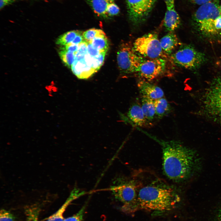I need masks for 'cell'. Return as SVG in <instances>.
Instances as JSON below:
<instances>
[{
	"label": "cell",
	"instance_id": "obj_1",
	"mask_svg": "<svg viewBox=\"0 0 221 221\" xmlns=\"http://www.w3.org/2000/svg\"><path fill=\"white\" fill-rule=\"evenodd\" d=\"M163 153V167L169 179L183 181L192 178L201 171L202 160L196 150L176 140L159 142Z\"/></svg>",
	"mask_w": 221,
	"mask_h": 221
},
{
	"label": "cell",
	"instance_id": "obj_2",
	"mask_svg": "<svg viewBox=\"0 0 221 221\" xmlns=\"http://www.w3.org/2000/svg\"><path fill=\"white\" fill-rule=\"evenodd\" d=\"M178 196L172 188L158 185L142 187L137 196V208L164 211L172 209L178 201Z\"/></svg>",
	"mask_w": 221,
	"mask_h": 221
},
{
	"label": "cell",
	"instance_id": "obj_3",
	"mask_svg": "<svg viewBox=\"0 0 221 221\" xmlns=\"http://www.w3.org/2000/svg\"><path fill=\"white\" fill-rule=\"evenodd\" d=\"M196 113L221 128V78L214 79L201 91Z\"/></svg>",
	"mask_w": 221,
	"mask_h": 221
},
{
	"label": "cell",
	"instance_id": "obj_4",
	"mask_svg": "<svg viewBox=\"0 0 221 221\" xmlns=\"http://www.w3.org/2000/svg\"><path fill=\"white\" fill-rule=\"evenodd\" d=\"M219 5L211 1L201 5L194 17L196 28L203 36L211 40L221 41V33L215 27L217 18L220 15Z\"/></svg>",
	"mask_w": 221,
	"mask_h": 221
},
{
	"label": "cell",
	"instance_id": "obj_5",
	"mask_svg": "<svg viewBox=\"0 0 221 221\" xmlns=\"http://www.w3.org/2000/svg\"><path fill=\"white\" fill-rule=\"evenodd\" d=\"M144 60L135 51L133 45L130 42H123L119 46L117 53V62L122 73H137Z\"/></svg>",
	"mask_w": 221,
	"mask_h": 221
},
{
	"label": "cell",
	"instance_id": "obj_6",
	"mask_svg": "<svg viewBox=\"0 0 221 221\" xmlns=\"http://www.w3.org/2000/svg\"><path fill=\"white\" fill-rule=\"evenodd\" d=\"M133 46L135 51L142 57L149 59H166L168 58L162 49L157 34L155 33H149L138 37Z\"/></svg>",
	"mask_w": 221,
	"mask_h": 221
},
{
	"label": "cell",
	"instance_id": "obj_7",
	"mask_svg": "<svg viewBox=\"0 0 221 221\" xmlns=\"http://www.w3.org/2000/svg\"><path fill=\"white\" fill-rule=\"evenodd\" d=\"M170 56L171 61L175 64L190 70L198 68L206 59L204 54L190 45L182 46Z\"/></svg>",
	"mask_w": 221,
	"mask_h": 221
},
{
	"label": "cell",
	"instance_id": "obj_8",
	"mask_svg": "<svg viewBox=\"0 0 221 221\" xmlns=\"http://www.w3.org/2000/svg\"><path fill=\"white\" fill-rule=\"evenodd\" d=\"M115 182L111 190L116 199L121 202L122 211L129 213L137 209L135 186L129 182Z\"/></svg>",
	"mask_w": 221,
	"mask_h": 221
},
{
	"label": "cell",
	"instance_id": "obj_9",
	"mask_svg": "<svg viewBox=\"0 0 221 221\" xmlns=\"http://www.w3.org/2000/svg\"><path fill=\"white\" fill-rule=\"evenodd\" d=\"M157 0H126L129 18L135 26L147 19Z\"/></svg>",
	"mask_w": 221,
	"mask_h": 221
},
{
	"label": "cell",
	"instance_id": "obj_10",
	"mask_svg": "<svg viewBox=\"0 0 221 221\" xmlns=\"http://www.w3.org/2000/svg\"><path fill=\"white\" fill-rule=\"evenodd\" d=\"M166 66V59L163 58L144 60L137 73L142 79L150 82L163 74Z\"/></svg>",
	"mask_w": 221,
	"mask_h": 221
},
{
	"label": "cell",
	"instance_id": "obj_11",
	"mask_svg": "<svg viewBox=\"0 0 221 221\" xmlns=\"http://www.w3.org/2000/svg\"><path fill=\"white\" fill-rule=\"evenodd\" d=\"M93 57L87 52L78 60H75L71 68L78 78L87 79L96 72L92 67Z\"/></svg>",
	"mask_w": 221,
	"mask_h": 221
},
{
	"label": "cell",
	"instance_id": "obj_12",
	"mask_svg": "<svg viewBox=\"0 0 221 221\" xmlns=\"http://www.w3.org/2000/svg\"><path fill=\"white\" fill-rule=\"evenodd\" d=\"M137 86L141 97L153 100L164 97V92L161 88L149 81L141 79L138 82Z\"/></svg>",
	"mask_w": 221,
	"mask_h": 221
},
{
	"label": "cell",
	"instance_id": "obj_13",
	"mask_svg": "<svg viewBox=\"0 0 221 221\" xmlns=\"http://www.w3.org/2000/svg\"><path fill=\"white\" fill-rule=\"evenodd\" d=\"M127 116L132 123L138 127L149 128L153 126L145 117L141 104L138 101L132 104L129 109Z\"/></svg>",
	"mask_w": 221,
	"mask_h": 221
},
{
	"label": "cell",
	"instance_id": "obj_14",
	"mask_svg": "<svg viewBox=\"0 0 221 221\" xmlns=\"http://www.w3.org/2000/svg\"><path fill=\"white\" fill-rule=\"evenodd\" d=\"M160 41L163 52L167 56L171 55L174 49L181 45L177 36L173 32H169Z\"/></svg>",
	"mask_w": 221,
	"mask_h": 221
},
{
	"label": "cell",
	"instance_id": "obj_15",
	"mask_svg": "<svg viewBox=\"0 0 221 221\" xmlns=\"http://www.w3.org/2000/svg\"><path fill=\"white\" fill-rule=\"evenodd\" d=\"M180 23V17L175 8L167 9L163 21V25L166 31L173 32L179 27Z\"/></svg>",
	"mask_w": 221,
	"mask_h": 221
},
{
	"label": "cell",
	"instance_id": "obj_16",
	"mask_svg": "<svg viewBox=\"0 0 221 221\" xmlns=\"http://www.w3.org/2000/svg\"><path fill=\"white\" fill-rule=\"evenodd\" d=\"M83 192H79L76 190H74L64 204L54 214L50 216L46 221H64L63 214L70 203L81 196Z\"/></svg>",
	"mask_w": 221,
	"mask_h": 221
},
{
	"label": "cell",
	"instance_id": "obj_17",
	"mask_svg": "<svg viewBox=\"0 0 221 221\" xmlns=\"http://www.w3.org/2000/svg\"><path fill=\"white\" fill-rule=\"evenodd\" d=\"M141 106L142 111L148 122L153 125V122L156 118L154 100L149 98L141 97Z\"/></svg>",
	"mask_w": 221,
	"mask_h": 221
},
{
	"label": "cell",
	"instance_id": "obj_18",
	"mask_svg": "<svg viewBox=\"0 0 221 221\" xmlns=\"http://www.w3.org/2000/svg\"><path fill=\"white\" fill-rule=\"evenodd\" d=\"M156 118L161 119L168 115L171 111L172 107L164 97L154 100Z\"/></svg>",
	"mask_w": 221,
	"mask_h": 221
},
{
	"label": "cell",
	"instance_id": "obj_19",
	"mask_svg": "<svg viewBox=\"0 0 221 221\" xmlns=\"http://www.w3.org/2000/svg\"><path fill=\"white\" fill-rule=\"evenodd\" d=\"M98 16L107 18V7L110 3L106 0H86Z\"/></svg>",
	"mask_w": 221,
	"mask_h": 221
},
{
	"label": "cell",
	"instance_id": "obj_20",
	"mask_svg": "<svg viewBox=\"0 0 221 221\" xmlns=\"http://www.w3.org/2000/svg\"><path fill=\"white\" fill-rule=\"evenodd\" d=\"M90 43L100 52H107L108 50L109 44L106 34L95 37Z\"/></svg>",
	"mask_w": 221,
	"mask_h": 221
},
{
	"label": "cell",
	"instance_id": "obj_21",
	"mask_svg": "<svg viewBox=\"0 0 221 221\" xmlns=\"http://www.w3.org/2000/svg\"><path fill=\"white\" fill-rule=\"evenodd\" d=\"M59 54L64 64L68 68H71L75 60V53L68 51L61 47L59 51Z\"/></svg>",
	"mask_w": 221,
	"mask_h": 221
},
{
	"label": "cell",
	"instance_id": "obj_22",
	"mask_svg": "<svg viewBox=\"0 0 221 221\" xmlns=\"http://www.w3.org/2000/svg\"><path fill=\"white\" fill-rule=\"evenodd\" d=\"M80 31L74 30L66 32L57 39L56 43L62 46H66L71 43Z\"/></svg>",
	"mask_w": 221,
	"mask_h": 221
},
{
	"label": "cell",
	"instance_id": "obj_23",
	"mask_svg": "<svg viewBox=\"0 0 221 221\" xmlns=\"http://www.w3.org/2000/svg\"><path fill=\"white\" fill-rule=\"evenodd\" d=\"M105 34L102 30L95 28L89 29L83 33L84 40L87 43H90L95 37Z\"/></svg>",
	"mask_w": 221,
	"mask_h": 221
},
{
	"label": "cell",
	"instance_id": "obj_24",
	"mask_svg": "<svg viewBox=\"0 0 221 221\" xmlns=\"http://www.w3.org/2000/svg\"><path fill=\"white\" fill-rule=\"evenodd\" d=\"M40 209L37 206H31L26 208L25 212L26 221H38Z\"/></svg>",
	"mask_w": 221,
	"mask_h": 221
},
{
	"label": "cell",
	"instance_id": "obj_25",
	"mask_svg": "<svg viewBox=\"0 0 221 221\" xmlns=\"http://www.w3.org/2000/svg\"><path fill=\"white\" fill-rule=\"evenodd\" d=\"M107 52H101L99 54L93 58L92 67L97 72L103 65Z\"/></svg>",
	"mask_w": 221,
	"mask_h": 221
},
{
	"label": "cell",
	"instance_id": "obj_26",
	"mask_svg": "<svg viewBox=\"0 0 221 221\" xmlns=\"http://www.w3.org/2000/svg\"><path fill=\"white\" fill-rule=\"evenodd\" d=\"M86 206H84L75 214L65 219L64 221H82Z\"/></svg>",
	"mask_w": 221,
	"mask_h": 221
},
{
	"label": "cell",
	"instance_id": "obj_27",
	"mask_svg": "<svg viewBox=\"0 0 221 221\" xmlns=\"http://www.w3.org/2000/svg\"><path fill=\"white\" fill-rule=\"evenodd\" d=\"M119 12L120 9L116 4L113 2L109 4L107 9V13L108 17L117 15Z\"/></svg>",
	"mask_w": 221,
	"mask_h": 221
},
{
	"label": "cell",
	"instance_id": "obj_28",
	"mask_svg": "<svg viewBox=\"0 0 221 221\" xmlns=\"http://www.w3.org/2000/svg\"><path fill=\"white\" fill-rule=\"evenodd\" d=\"M0 221H15L14 216L9 211L2 209L0 211Z\"/></svg>",
	"mask_w": 221,
	"mask_h": 221
},
{
	"label": "cell",
	"instance_id": "obj_29",
	"mask_svg": "<svg viewBox=\"0 0 221 221\" xmlns=\"http://www.w3.org/2000/svg\"><path fill=\"white\" fill-rule=\"evenodd\" d=\"M87 52L91 56L94 57L98 55L100 52L98 50L94 48L91 43H88Z\"/></svg>",
	"mask_w": 221,
	"mask_h": 221
},
{
	"label": "cell",
	"instance_id": "obj_30",
	"mask_svg": "<svg viewBox=\"0 0 221 221\" xmlns=\"http://www.w3.org/2000/svg\"><path fill=\"white\" fill-rule=\"evenodd\" d=\"M87 43L84 41L79 45L78 49L76 53L81 54H85L87 52Z\"/></svg>",
	"mask_w": 221,
	"mask_h": 221
},
{
	"label": "cell",
	"instance_id": "obj_31",
	"mask_svg": "<svg viewBox=\"0 0 221 221\" xmlns=\"http://www.w3.org/2000/svg\"><path fill=\"white\" fill-rule=\"evenodd\" d=\"M83 33L81 31L76 35L73 41L70 44L79 45L80 43L85 41L83 35Z\"/></svg>",
	"mask_w": 221,
	"mask_h": 221
},
{
	"label": "cell",
	"instance_id": "obj_32",
	"mask_svg": "<svg viewBox=\"0 0 221 221\" xmlns=\"http://www.w3.org/2000/svg\"><path fill=\"white\" fill-rule=\"evenodd\" d=\"M78 46L79 45L69 44L66 46L62 47L68 51L75 53L77 51Z\"/></svg>",
	"mask_w": 221,
	"mask_h": 221
},
{
	"label": "cell",
	"instance_id": "obj_33",
	"mask_svg": "<svg viewBox=\"0 0 221 221\" xmlns=\"http://www.w3.org/2000/svg\"><path fill=\"white\" fill-rule=\"evenodd\" d=\"M17 0H0V9L1 10L5 7L10 5Z\"/></svg>",
	"mask_w": 221,
	"mask_h": 221
},
{
	"label": "cell",
	"instance_id": "obj_34",
	"mask_svg": "<svg viewBox=\"0 0 221 221\" xmlns=\"http://www.w3.org/2000/svg\"><path fill=\"white\" fill-rule=\"evenodd\" d=\"M167 9H170L174 7L175 0H164Z\"/></svg>",
	"mask_w": 221,
	"mask_h": 221
},
{
	"label": "cell",
	"instance_id": "obj_35",
	"mask_svg": "<svg viewBox=\"0 0 221 221\" xmlns=\"http://www.w3.org/2000/svg\"><path fill=\"white\" fill-rule=\"evenodd\" d=\"M191 1L196 4L199 5H202L212 0H190Z\"/></svg>",
	"mask_w": 221,
	"mask_h": 221
},
{
	"label": "cell",
	"instance_id": "obj_36",
	"mask_svg": "<svg viewBox=\"0 0 221 221\" xmlns=\"http://www.w3.org/2000/svg\"><path fill=\"white\" fill-rule=\"evenodd\" d=\"M217 221H221V210L219 212Z\"/></svg>",
	"mask_w": 221,
	"mask_h": 221
},
{
	"label": "cell",
	"instance_id": "obj_37",
	"mask_svg": "<svg viewBox=\"0 0 221 221\" xmlns=\"http://www.w3.org/2000/svg\"><path fill=\"white\" fill-rule=\"evenodd\" d=\"M107 2H108L109 3H111L113 2L114 1V0H106Z\"/></svg>",
	"mask_w": 221,
	"mask_h": 221
},
{
	"label": "cell",
	"instance_id": "obj_38",
	"mask_svg": "<svg viewBox=\"0 0 221 221\" xmlns=\"http://www.w3.org/2000/svg\"><path fill=\"white\" fill-rule=\"evenodd\" d=\"M219 10L220 14L221 15V5L220 6H219Z\"/></svg>",
	"mask_w": 221,
	"mask_h": 221
}]
</instances>
